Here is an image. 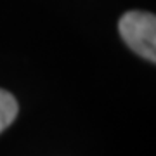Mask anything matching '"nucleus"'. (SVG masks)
<instances>
[{"label":"nucleus","instance_id":"nucleus-2","mask_svg":"<svg viewBox=\"0 0 156 156\" xmlns=\"http://www.w3.org/2000/svg\"><path fill=\"white\" fill-rule=\"evenodd\" d=\"M17 111H19V106L14 95L0 89V134L16 120Z\"/></svg>","mask_w":156,"mask_h":156},{"label":"nucleus","instance_id":"nucleus-1","mask_svg":"<svg viewBox=\"0 0 156 156\" xmlns=\"http://www.w3.org/2000/svg\"><path fill=\"white\" fill-rule=\"evenodd\" d=\"M118 30L130 49L151 62L156 61V17L149 12L130 11L123 14Z\"/></svg>","mask_w":156,"mask_h":156}]
</instances>
